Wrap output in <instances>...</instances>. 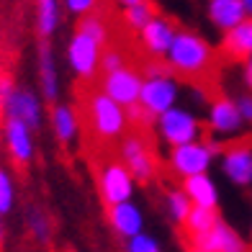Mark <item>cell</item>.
Returning a JSON list of instances; mask_svg holds the SVG:
<instances>
[{
	"label": "cell",
	"mask_w": 252,
	"mask_h": 252,
	"mask_svg": "<svg viewBox=\"0 0 252 252\" xmlns=\"http://www.w3.org/2000/svg\"><path fill=\"white\" fill-rule=\"evenodd\" d=\"M49 126L62 147H72L80 139V116L70 103H54L49 111Z\"/></svg>",
	"instance_id": "17"
},
{
	"label": "cell",
	"mask_w": 252,
	"mask_h": 252,
	"mask_svg": "<svg viewBox=\"0 0 252 252\" xmlns=\"http://www.w3.org/2000/svg\"><path fill=\"white\" fill-rule=\"evenodd\" d=\"M121 67H126V57L121 49H103V54H100V72L103 75L116 72Z\"/></svg>",
	"instance_id": "30"
},
{
	"label": "cell",
	"mask_w": 252,
	"mask_h": 252,
	"mask_svg": "<svg viewBox=\"0 0 252 252\" xmlns=\"http://www.w3.org/2000/svg\"><path fill=\"white\" fill-rule=\"evenodd\" d=\"M3 234H5V224H3V216H0V242H3Z\"/></svg>",
	"instance_id": "39"
},
{
	"label": "cell",
	"mask_w": 252,
	"mask_h": 252,
	"mask_svg": "<svg viewBox=\"0 0 252 252\" xmlns=\"http://www.w3.org/2000/svg\"><path fill=\"white\" fill-rule=\"evenodd\" d=\"M221 150L224 147H221L219 139H206L203 136L198 142L173 147V150L167 152V167H170V173L178 175L180 180L211 173V165H214V159L221 155Z\"/></svg>",
	"instance_id": "2"
},
{
	"label": "cell",
	"mask_w": 252,
	"mask_h": 252,
	"mask_svg": "<svg viewBox=\"0 0 252 252\" xmlns=\"http://www.w3.org/2000/svg\"><path fill=\"white\" fill-rule=\"evenodd\" d=\"M155 129H157V136L162 139L165 147H180V144H190V142H198L203 139V121L198 119V113L193 108H186V106H173L170 111L159 113L155 119Z\"/></svg>",
	"instance_id": "3"
},
{
	"label": "cell",
	"mask_w": 252,
	"mask_h": 252,
	"mask_svg": "<svg viewBox=\"0 0 252 252\" xmlns=\"http://www.w3.org/2000/svg\"><path fill=\"white\" fill-rule=\"evenodd\" d=\"M142 83H144L142 72L126 64V67H121V70H116V72L103 75V80H100V93H106L111 100H116L119 106L129 108V106H134V103H139Z\"/></svg>",
	"instance_id": "10"
},
{
	"label": "cell",
	"mask_w": 252,
	"mask_h": 252,
	"mask_svg": "<svg viewBox=\"0 0 252 252\" xmlns=\"http://www.w3.org/2000/svg\"><path fill=\"white\" fill-rule=\"evenodd\" d=\"M108 224L119 237L129 239L134 234L144 232L147 219H144L142 206L136 201H124V203H116V206H108Z\"/></svg>",
	"instance_id": "16"
},
{
	"label": "cell",
	"mask_w": 252,
	"mask_h": 252,
	"mask_svg": "<svg viewBox=\"0 0 252 252\" xmlns=\"http://www.w3.org/2000/svg\"><path fill=\"white\" fill-rule=\"evenodd\" d=\"M206 18L211 21L214 29L226 33L229 29L242 24L247 18V13H245L242 0H209V3H206Z\"/></svg>",
	"instance_id": "20"
},
{
	"label": "cell",
	"mask_w": 252,
	"mask_h": 252,
	"mask_svg": "<svg viewBox=\"0 0 252 252\" xmlns=\"http://www.w3.org/2000/svg\"><path fill=\"white\" fill-rule=\"evenodd\" d=\"M221 49L232 60H247L252 54V18H245L242 24L229 29L221 36Z\"/></svg>",
	"instance_id": "21"
},
{
	"label": "cell",
	"mask_w": 252,
	"mask_h": 252,
	"mask_svg": "<svg viewBox=\"0 0 252 252\" xmlns=\"http://www.w3.org/2000/svg\"><path fill=\"white\" fill-rule=\"evenodd\" d=\"M250 237H252V226H250Z\"/></svg>",
	"instance_id": "41"
},
{
	"label": "cell",
	"mask_w": 252,
	"mask_h": 252,
	"mask_svg": "<svg viewBox=\"0 0 252 252\" xmlns=\"http://www.w3.org/2000/svg\"><path fill=\"white\" fill-rule=\"evenodd\" d=\"M190 209H193V203H190V198L186 196V190H183V188H170L165 193V211H167V216L175 224H180V226L186 224Z\"/></svg>",
	"instance_id": "24"
},
{
	"label": "cell",
	"mask_w": 252,
	"mask_h": 252,
	"mask_svg": "<svg viewBox=\"0 0 252 252\" xmlns=\"http://www.w3.org/2000/svg\"><path fill=\"white\" fill-rule=\"evenodd\" d=\"M155 16H157L155 3H152V0H144V3H136V5L124 8V26L129 29V31H136V33H139Z\"/></svg>",
	"instance_id": "25"
},
{
	"label": "cell",
	"mask_w": 252,
	"mask_h": 252,
	"mask_svg": "<svg viewBox=\"0 0 252 252\" xmlns=\"http://www.w3.org/2000/svg\"><path fill=\"white\" fill-rule=\"evenodd\" d=\"M3 142H5V150L16 165H29L33 159L36 144H33V131L26 124H21L16 119H5L3 121Z\"/></svg>",
	"instance_id": "14"
},
{
	"label": "cell",
	"mask_w": 252,
	"mask_h": 252,
	"mask_svg": "<svg viewBox=\"0 0 252 252\" xmlns=\"http://www.w3.org/2000/svg\"><path fill=\"white\" fill-rule=\"evenodd\" d=\"M26 226H29V232L33 234V239L41 245H47L49 239H52V221H49V216L44 214L41 209H36V206H31L29 214H26Z\"/></svg>",
	"instance_id": "27"
},
{
	"label": "cell",
	"mask_w": 252,
	"mask_h": 252,
	"mask_svg": "<svg viewBox=\"0 0 252 252\" xmlns=\"http://www.w3.org/2000/svg\"><path fill=\"white\" fill-rule=\"evenodd\" d=\"M245 121L239 116V111L234 106V98L229 95H219L209 100L206 106V119H203V129L209 131L214 139H237L245 131Z\"/></svg>",
	"instance_id": "6"
},
{
	"label": "cell",
	"mask_w": 252,
	"mask_h": 252,
	"mask_svg": "<svg viewBox=\"0 0 252 252\" xmlns=\"http://www.w3.org/2000/svg\"><path fill=\"white\" fill-rule=\"evenodd\" d=\"M139 183L121 162H106L98 173V193L106 206H116L124 201H134Z\"/></svg>",
	"instance_id": "8"
},
{
	"label": "cell",
	"mask_w": 252,
	"mask_h": 252,
	"mask_svg": "<svg viewBox=\"0 0 252 252\" xmlns=\"http://www.w3.org/2000/svg\"><path fill=\"white\" fill-rule=\"evenodd\" d=\"M162 60L175 77H201L214 64V47L203 33L193 29H178Z\"/></svg>",
	"instance_id": "1"
},
{
	"label": "cell",
	"mask_w": 252,
	"mask_h": 252,
	"mask_svg": "<svg viewBox=\"0 0 252 252\" xmlns=\"http://www.w3.org/2000/svg\"><path fill=\"white\" fill-rule=\"evenodd\" d=\"M98 0H62V10H67L70 16L83 18L88 13H95Z\"/></svg>",
	"instance_id": "32"
},
{
	"label": "cell",
	"mask_w": 252,
	"mask_h": 252,
	"mask_svg": "<svg viewBox=\"0 0 252 252\" xmlns=\"http://www.w3.org/2000/svg\"><path fill=\"white\" fill-rule=\"evenodd\" d=\"M190 245L196 250H203V252H247V242L234 226H229L224 219L216 221V226L211 232H206L196 239H190Z\"/></svg>",
	"instance_id": "15"
},
{
	"label": "cell",
	"mask_w": 252,
	"mask_h": 252,
	"mask_svg": "<svg viewBox=\"0 0 252 252\" xmlns=\"http://www.w3.org/2000/svg\"><path fill=\"white\" fill-rule=\"evenodd\" d=\"M5 119H16L26 124L31 131H36L44 126V100L39 93H33L29 88H13V93L8 95L3 106Z\"/></svg>",
	"instance_id": "12"
},
{
	"label": "cell",
	"mask_w": 252,
	"mask_h": 252,
	"mask_svg": "<svg viewBox=\"0 0 252 252\" xmlns=\"http://www.w3.org/2000/svg\"><path fill=\"white\" fill-rule=\"evenodd\" d=\"M175 33H178L175 21L162 16V13H157L150 24L139 31V44L150 57L162 60V57L167 54V49H170V44H173V39H175Z\"/></svg>",
	"instance_id": "13"
},
{
	"label": "cell",
	"mask_w": 252,
	"mask_h": 252,
	"mask_svg": "<svg viewBox=\"0 0 252 252\" xmlns=\"http://www.w3.org/2000/svg\"><path fill=\"white\" fill-rule=\"evenodd\" d=\"M190 252H203V250H196V247H193V250H190Z\"/></svg>",
	"instance_id": "40"
},
{
	"label": "cell",
	"mask_w": 252,
	"mask_h": 252,
	"mask_svg": "<svg viewBox=\"0 0 252 252\" xmlns=\"http://www.w3.org/2000/svg\"><path fill=\"white\" fill-rule=\"evenodd\" d=\"M242 5H245V13H247V18H252V0H242Z\"/></svg>",
	"instance_id": "37"
},
{
	"label": "cell",
	"mask_w": 252,
	"mask_h": 252,
	"mask_svg": "<svg viewBox=\"0 0 252 252\" xmlns=\"http://www.w3.org/2000/svg\"><path fill=\"white\" fill-rule=\"evenodd\" d=\"M142 77H159V75H173L170 72V67L167 64H162V62H147L144 67H142Z\"/></svg>",
	"instance_id": "34"
},
{
	"label": "cell",
	"mask_w": 252,
	"mask_h": 252,
	"mask_svg": "<svg viewBox=\"0 0 252 252\" xmlns=\"http://www.w3.org/2000/svg\"><path fill=\"white\" fill-rule=\"evenodd\" d=\"M36 67H39V88H41L39 95H41V100L57 103V98H60V67H57V57H54V49L49 47V41H44L39 47Z\"/></svg>",
	"instance_id": "18"
},
{
	"label": "cell",
	"mask_w": 252,
	"mask_h": 252,
	"mask_svg": "<svg viewBox=\"0 0 252 252\" xmlns=\"http://www.w3.org/2000/svg\"><path fill=\"white\" fill-rule=\"evenodd\" d=\"M62 24V0H36V31L47 41Z\"/></svg>",
	"instance_id": "22"
},
{
	"label": "cell",
	"mask_w": 252,
	"mask_h": 252,
	"mask_svg": "<svg viewBox=\"0 0 252 252\" xmlns=\"http://www.w3.org/2000/svg\"><path fill=\"white\" fill-rule=\"evenodd\" d=\"M121 8H129V5H136V3H144V0H119Z\"/></svg>",
	"instance_id": "38"
},
{
	"label": "cell",
	"mask_w": 252,
	"mask_h": 252,
	"mask_svg": "<svg viewBox=\"0 0 252 252\" xmlns=\"http://www.w3.org/2000/svg\"><path fill=\"white\" fill-rule=\"evenodd\" d=\"M126 119H129L131 126H139V129H147V126H155V116L147 108H142L139 103L126 108Z\"/></svg>",
	"instance_id": "31"
},
{
	"label": "cell",
	"mask_w": 252,
	"mask_h": 252,
	"mask_svg": "<svg viewBox=\"0 0 252 252\" xmlns=\"http://www.w3.org/2000/svg\"><path fill=\"white\" fill-rule=\"evenodd\" d=\"M126 252H162V245L150 232H139L126 239Z\"/></svg>",
	"instance_id": "29"
},
{
	"label": "cell",
	"mask_w": 252,
	"mask_h": 252,
	"mask_svg": "<svg viewBox=\"0 0 252 252\" xmlns=\"http://www.w3.org/2000/svg\"><path fill=\"white\" fill-rule=\"evenodd\" d=\"M88 119H90V129L98 139H119V136L126 134V126H129V119H126V108L119 106L116 100H111L106 93H93L88 100Z\"/></svg>",
	"instance_id": "4"
},
{
	"label": "cell",
	"mask_w": 252,
	"mask_h": 252,
	"mask_svg": "<svg viewBox=\"0 0 252 252\" xmlns=\"http://www.w3.org/2000/svg\"><path fill=\"white\" fill-rule=\"evenodd\" d=\"M216 221H219V214H216V209H201V206H193L188 219H186V232L190 239H196L206 232H211V229L216 226Z\"/></svg>",
	"instance_id": "23"
},
{
	"label": "cell",
	"mask_w": 252,
	"mask_h": 252,
	"mask_svg": "<svg viewBox=\"0 0 252 252\" xmlns=\"http://www.w3.org/2000/svg\"><path fill=\"white\" fill-rule=\"evenodd\" d=\"M75 31L85 33V36H90V39H95L100 47H106V44H108V36H111L106 18L98 16V13H88V16H83V18L77 21V29H75Z\"/></svg>",
	"instance_id": "26"
},
{
	"label": "cell",
	"mask_w": 252,
	"mask_h": 252,
	"mask_svg": "<svg viewBox=\"0 0 252 252\" xmlns=\"http://www.w3.org/2000/svg\"><path fill=\"white\" fill-rule=\"evenodd\" d=\"M180 188L186 190V196L190 198L193 206H201V209H216L219 206V186L211 173H203V175H193L180 180Z\"/></svg>",
	"instance_id": "19"
},
{
	"label": "cell",
	"mask_w": 252,
	"mask_h": 252,
	"mask_svg": "<svg viewBox=\"0 0 252 252\" xmlns=\"http://www.w3.org/2000/svg\"><path fill=\"white\" fill-rule=\"evenodd\" d=\"M180 103V83L175 75H159V77H144L139 106L147 108L157 119L159 113L170 111Z\"/></svg>",
	"instance_id": "7"
},
{
	"label": "cell",
	"mask_w": 252,
	"mask_h": 252,
	"mask_svg": "<svg viewBox=\"0 0 252 252\" xmlns=\"http://www.w3.org/2000/svg\"><path fill=\"white\" fill-rule=\"evenodd\" d=\"M221 175L237 188H252V142H232L219 155Z\"/></svg>",
	"instance_id": "9"
},
{
	"label": "cell",
	"mask_w": 252,
	"mask_h": 252,
	"mask_svg": "<svg viewBox=\"0 0 252 252\" xmlns=\"http://www.w3.org/2000/svg\"><path fill=\"white\" fill-rule=\"evenodd\" d=\"M13 203H16V186H13V178H10L8 170L0 167V216H5L13 211Z\"/></svg>",
	"instance_id": "28"
},
{
	"label": "cell",
	"mask_w": 252,
	"mask_h": 252,
	"mask_svg": "<svg viewBox=\"0 0 252 252\" xmlns=\"http://www.w3.org/2000/svg\"><path fill=\"white\" fill-rule=\"evenodd\" d=\"M13 80L10 77H0V111H3V106H5V100H8V95L13 93Z\"/></svg>",
	"instance_id": "35"
},
{
	"label": "cell",
	"mask_w": 252,
	"mask_h": 252,
	"mask_svg": "<svg viewBox=\"0 0 252 252\" xmlns=\"http://www.w3.org/2000/svg\"><path fill=\"white\" fill-rule=\"evenodd\" d=\"M234 106L239 111V116H242L245 124H252V93L247 90V93H239L234 98Z\"/></svg>",
	"instance_id": "33"
},
{
	"label": "cell",
	"mask_w": 252,
	"mask_h": 252,
	"mask_svg": "<svg viewBox=\"0 0 252 252\" xmlns=\"http://www.w3.org/2000/svg\"><path fill=\"white\" fill-rule=\"evenodd\" d=\"M242 80H245V85L252 93V54L247 57V60H242Z\"/></svg>",
	"instance_id": "36"
},
{
	"label": "cell",
	"mask_w": 252,
	"mask_h": 252,
	"mask_svg": "<svg viewBox=\"0 0 252 252\" xmlns=\"http://www.w3.org/2000/svg\"><path fill=\"white\" fill-rule=\"evenodd\" d=\"M121 165L134 175L136 183H150L157 173L155 155L139 134H129L121 142Z\"/></svg>",
	"instance_id": "11"
},
{
	"label": "cell",
	"mask_w": 252,
	"mask_h": 252,
	"mask_svg": "<svg viewBox=\"0 0 252 252\" xmlns=\"http://www.w3.org/2000/svg\"><path fill=\"white\" fill-rule=\"evenodd\" d=\"M100 44L80 31H75L64 44V62L70 67V72L80 80H93L100 72Z\"/></svg>",
	"instance_id": "5"
}]
</instances>
